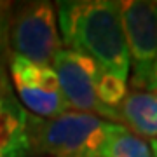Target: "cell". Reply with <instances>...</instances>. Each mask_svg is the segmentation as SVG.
<instances>
[{"mask_svg":"<svg viewBox=\"0 0 157 157\" xmlns=\"http://www.w3.org/2000/svg\"><path fill=\"white\" fill-rule=\"evenodd\" d=\"M121 19L133 87L147 91L157 58V0L121 2Z\"/></svg>","mask_w":157,"mask_h":157,"instance_id":"obj_5","label":"cell"},{"mask_svg":"<svg viewBox=\"0 0 157 157\" xmlns=\"http://www.w3.org/2000/svg\"><path fill=\"white\" fill-rule=\"evenodd\" d=\"M9 75L17 101L26 112L30 110L33 113V117L52 119L70 110L56 73L51 67L11 54Z\"/></svg>","mask_w":157,"mask_h":157,"instance_id":"obj_6","label":"cell"},{"mask_svg":"<svg viewBox=\"0 0 157 157\" xmlns=\"http://www.w3.org/2000/svg\"><path fill=\"white\" fill-rule=\"evenodd\" d=\"M148 147H150L152 150V155L157 157V138H154V140H150V143H148Z\"/></svg>","mask_w":157,"mask_h":157,"instance_id":"obj_11","label":"cell"},{"mask_svg":"<svg viewBox=\"0 0 157 157\" xmlns=\"http://www.w3.org/2000/svg\"><path fill=\"white\" fill-rule=\"evenodd\" d=\"M101 157H154L148 143L122 124H113Z\"/></svg>","mask_w":157,"mask_h":157,"instance_id":"obj_9","label":"cell"},{"mask_svg":"<svg viewBox=\"0 0 157 157\" xmlns=\"http://www.w3.org/2000/svg\"><path fill=\"white\" fill-rule=\"evenodd\" d=\"M121 122L140 138H157V94L148 91L128 93L119 107ZM122 124V126H124Z\"/></svg>","mask_w":157,"mask_h":157,"instance_id":"obj_8","label":"cell"},{"mask_svg":"<svg viewBox=\"0 0 157 157\" xmlns=\"http://www.w3.org/2000/svg\"><path fill=\"white\" fill-rule=\"evenodd\" d=\"M4 39L11 54L51 67L63 49L56 7L51 2H25L4 17Z\"/></svg>","mask_w":157,"mask_h":157,"instance_id":"obj_4","label":"cell"},{"mask_svg":"<svg viewBox=\"0 0 157 157\" xmlns=\"http://www.w3.org/2000/svg\"><path fill=\"white\" fill-rule=\"evenodd\" d=\"M70 110L93 113L119 124V107L128 96V84L103 72L93 59L63 47L51 65Z\"/></svg>","mask_w":157,"mask_h":157,"instance_id":"obj_2","label":"cell"},{"mask_svg":"<svg viewBox=\"0 0 157 157\" xmlns=\"http://www.w3.org/2000/svg\"><path fill=\"white\" fill-rule=\"evenodd\" d=\"M58 30L65 49L84 54L108 75L128 84L129 56L124 39L121 2H58Z\"/></svg>","mask_w":157,"mask_h":157,"instance_id":"obj_1","label":"cell"},{"mask_svg":"<svg viewBox=\"0 0 157 157\" xmlns=\"http://www.w3.org/2000/svg\"><path fill=\"white\" fill-rule=\"evenodd\" d=\"M28 117L14 96L9 78L0 70V157H26L30 154Z\"/></svg>","mask_w":157,"mask_h":157,"instance_id":"obj_7","label":"cell"},{"mask_svg":"<svg viewBox=\"0 0 157 157\" xmlns=\"http://www.w3.org/2000/svg\"><path fill=\"white\" fill-rule=\"evenodd\" d=\"M148 93H155L157 94V58L155 63H154V68H152V75H150V82H148Z\"/></svg>","mask_w":157,"mask_h":157,"instance_id":"obj_10","label":"cell"},{"mask_svg":"<svg viewBox=\"0 0 157 157\" xmlns=\"http://www.w3.org/2000/svg\"><path fill=\"white\" fill-rule=\"evenodd\" d=\"M113 124L75 110L52 119L30 115V143L37 152L54 157H101Z\"/></svg>","mask_w":157,"mask_h":157,"instance_id":"obj_3","label":"cell"}]
</instances>
